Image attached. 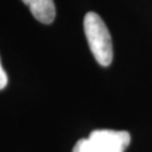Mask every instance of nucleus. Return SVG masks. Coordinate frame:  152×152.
Here are the masks:
<instances>
[{
    "label": "nucleus",
    "instance_id": "nucleus-2",
    "mask_svg": "<svg viewBox=\"0 0 152 152\" xmlns=\"http://www.w3.org/2000/svg\"><path fill=\"white\" fill-rule=\"evenodd\" d=\"M129 142L131 134L126 131L95 129L76 142L72 152H124Z\"/></svg>",
    "mask_w": 152,
    "mask_h": 152
},
{
    "label": "nucleus",
    "instance_id": "nucleus-1",
    "mask_svg": "<svg viewBox=\"0 0 152 152\" xmlns=\"http://www.w3.org/2000/svg\"><path fill=\"white\" fill-rule=\"evenodd\" d=\"M84 32L96 62L102 66H109L113 60L112 37L105 23L96 13H86L84 18Z\"/></svg>",
    "mask_w": 152,
    "mask_h": 152
},
{
    "label": "nucleus",
    "instance_id": "nucleus-3",
    "mask_svg": "<svg viewBox=\"0 0 152 152\" xmlns=\"http://www.w3.org/2000/svg\"><path fill=\"white\" fill-rule=\"evenodd\" d=\"M28 5L32 15L43 24H51L56 17V7L53 0H22Z\"/></svg>",
    "mask_w": 152,
    "mask_h": 152
},
{
    "label": "nucleus",
    "instance_id": "nucleus-4",
    "mask_svg": "<svg viewBox=\"0 0 152 152\" xmlns=\"http://www.w3.org/2000/svg\"><path fill=\"white\" fill-rule=\"evenodd\" d=\"M8 84V76L5 74V70L3 69V65H1V61H0V90L4 89Z\"/></svg>",
    "mask_w": 152,
    "mask_h": 152
}]
</instances>
